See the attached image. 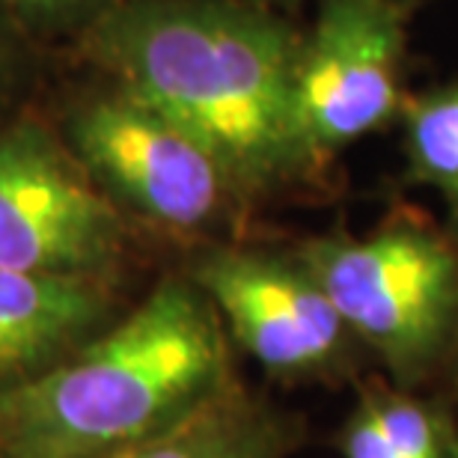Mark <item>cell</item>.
Listing matches in <instances>:
<instances>
[{
    "mask_svg": "<svg viewBox=\"0 0 458 458\" xmlns=\"http://www.w3.org/2000/svg\"><path fill=\"white\" fill-rule=\"evenodd\" d=\"M411 9L393 0H318L292 78L295 123L316 167L399 119Z\"/></svg>",
    "mask_w": 458,
    "mask_h": 458,
    "instance_id": "cell-4",
    "label": "cell"
},
{
    "mask_svg": "<svg viewBox=\"0 0 458 458\" xmlns=\"http://www.w3.org/2000/svg\"><path fill=\"white\" fill-rule=\"evenodd\" d=\"M102 318L96 277L0 268V390L69 357Z\"/></svg>",
    "mask_w": 458,
    "mask_h": 458,
    "instance_id": "cell-8",
    "label": "cell"
},
{
    "mask_svg": "<svg viewBox=\"0 0 458 458\" xmlns=\"http://www.w3.org/2000/svg\"><path fill=\"white\" fill-rule=\"evenodd\" d=\"M458 428L441 408L402 390L357 402L343 428L345 458H455Z\"/></svg>",
    "mask_w": 458,
    "mask_h": 458,
    "instance_id": "cell-10",
    "label": "cell"
},
{
    "mask_svg": "<svg viewBox=\"0 0 458 458\" xmlns=\"http://www.w3.org/2000/svg\"><path fill=\"white\" fill-rule=\"evenodd\" d=\"M250 4H259V6H268V9H277V6H292V4H301V0H250ZM318 4V0H316ZM393 4L405 6L414 13L417 6H426V4H437V0H393Z\"/></svg>",
    "mask_w": 458,
    "mask_h": 458,
    "instance_id": "cell-13",
    "label": "cell"
},
{
    "mask_svg": "<svg viewBox=\"0 0 458 458\" xmlns=\"http://www.w3.org/2000/svg\"><path fill=\"white\" fill-rule=\"evenodd\" d=\"M226 327L194 280L167 277L123 322L0 390L4 458H114L226 390Z\"/></svg>",
    "mask_w": 458,
    "mask_h": 458,
    "instance_id": "cell-2",
    "label": "cell"
},
{
    "mask_svg": "<svg viewBox=\"0 0 458 458\" xmlns=\"http://www.w3.org/2000/svg\"><path fill=\"white\" fill-rule=\"evenodd\" d=\"M72 143L114 197L182 233L217 224L242 194L206 143L119 87L75 114Z\"/></svg>",
    "mask_w": 458,
    "mask_h": 458,
    "instance_id": "cell-5",
    "label": "cell"
},
{
    "mask_svg": "<svg viewBox=\"0 0 458 458\" xmlns=\"http://www.w3.org/2000/svg\"><path fill=\"white\" fill-rule=\"evenodd\" d=\"M89 51L116 87L217 155L242 194L313 176L295 123L301 30L250 0H116Z\"/></svg>",
    "mask_w": 458,
    "mask_h": 458,
    "instance_id": "cell-1",
    "label": "cell"
},
{
    "mask_svg": "<svg viewBox=\"0 0 458 458\" xmlns=\"http://www.w3.org/2000/svg\"><path fill=\"white\" fill-rule=\"evenodd\" d=\"M357 345L402 381L446 357L458 325V247L420 224L327 233L298 247Z\"/></svg>",
    "mask_w": 458,
    "mask_h": 458,
    "instance_id": "cell-3",
    "label": "cell"
},
{
    "mask_svg": "<svg viewBox=\"0 0 458 458\" xmlns=\"http://www.w3.org/2000/svg\"><path fill=\"white\" fill-rule=\"evenodd\" d=\"M399 123L411 179L437 191L458 233V81L405 98Z\"/></svg>",
    "mask_w": 458,
    "mask_h": 458,
    "instance_id": "cell-11",
    "label": "cell"
},
{
    "mask_svg": "<svg viewBox=\"0 0 458 458\" xmlns=\"http://www.w3.org/2000/svg\"><path fill=\"white\" fill-rule=\"evenodd\" d=\"M289 426L238 393H217L167 432L114 458H283Z\"/></svg>",
    "mask_w": 458,
    "mask_h": 458,
    "instance_id": "cell-9",
    "label": "cell"
},
{
    "mask_svg": "<svg viewBox=\"0 0 458 458\" xmlns=\"http://www.w3.org/2000/svg\"><path fill=\"white\" fill-rule=\"evenodd\" d=\"M191 280L226 334L280 378L340 372L357 345L298 253L212 250L197 259Z\"/></svg>",
    "mask_w": 458,
    "mask_h": 458,
    "instance_id": "cell-7",
    "label": "cell"
},
{
    "mask_svg": "<svg viewBox=\"0 0 458 458\" xmlns=\"http://www.w3.org/2000/svg\"><path fill=\"white\" fill-rule=\"evenodd\" d=\"M123 226L84 170L36 125L0 131V268L96 277Z\"/></svg>",
    "mask_w": 458,
    "mask_h": 458,
    "instance_id": "cell-6",
    "label": "cell"
},
{
    "mask_svg": "<svg viewBox=\"0 0 458 458\" xmlns=\"http://www.w3.org/2000/svg\"><path fill=\"white\" fill-rule=\"evenodd\" d=\"M455 458H458V437H455Z\"/></svg>",
    "mask_w": 458,
    "mask_h": 458,
    "instance_id": "cell-15",
    "label": "cell"
},
{
    "mask_svg": "<svg viewBox=\"0 0 458 458\" xmlns=\"http://www.w3.org/2000/svg\"><path fill=\"white\" fill-rule=\"evenodd\" d=\"M446 357L453 360V381H455V390H458V325H455V334H453V343H450Z\"/></svg>",
    "mask_w": 458,
    "mask_h": 458,
    "instance_id": "cell-14",
    "label": "cell"
},
{
    "mask_svg": "<svg viewBox=\"0 0 458 458\" xmlns=\"http://www.w3.org/2000/svg\"><path fill=\"white\" fill-rule=\"evenodd\" d=\"M4 4H13L18 9H27V13H72V9L98 4V0H4ZM105 9L114 6L111 0H102Z\"/></svg>",
    "mask_w": 458,
    "mask_h": 458,
    "instance_id": "cell-12",
    "label": "cell"
}]
</instances>
